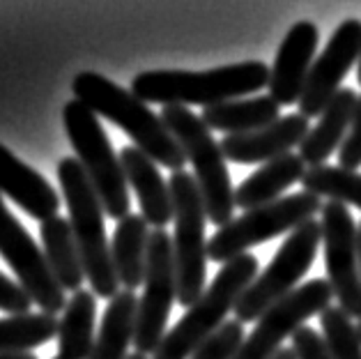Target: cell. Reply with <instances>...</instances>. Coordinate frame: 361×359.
I'll list each match as a JSON object with an SVG mask.
<instances>
[{"label":"cell","instance_id":"obj_25","mask_svg":"<svg viewBox=\"0 0 361 359\" xmlns=\"http://www.w3.org/2000/svg\"><path fill=\"white\" fill-rule=\"evenodd\" d=\"M138 297L131 291H120L104 311L94 350L90 359H127V348L136 334Z\"/></svg>","mask_w":361,"mask_h":359},{"label":"cell","instance_id":"obj_30","mask_svg":"<svg viewBox=\"0 0 361 359\" xmlns=\"http://www.w3.org/2000/svg\"><path fill=\"white\" fill-rule=\"evenodd\" d=\"M32 300L23 291L19 281H12L10 276L0 272V311L10 313V316H25L30 313Z\"/></svg>","mask_w":361,"mask_h":359},{"label":"cell","instance_id":"obj_36","mask_svg":"<svg viewBox=\"0 0 361 359\" xmlns=\"http://www.w3.org/2000/svg\"><path fill=\"white\" fill-rule=\"evenodd\" d=\"M127 359H149V357L147 355H140V353H134V355L127 357Z\"/></svg>","mask_w":361,"mask_h":359},{"label":"cell","instance_id":"obj_13","mask_svg":"<svg viewBox=\"0 0 361 359\" xmlns=\"http://www.w3.org/2000/svg\"><path fill=\"white\" fill-rule=\"evenodd\" d=\"M322 247L327 281L338 302L350 318L361 320V269H359V229L352 221V212L329 200L322 207Z\"/></svg>","mask_w":361,"mask_h":359},{"label":"cell","instance_id":"obj_17","mask_svg":"<svg viewBox=\"0 0 361 359\" xmlns=\"http://www.w3.org/2000/svg\"><path fill=\"white\" fill-rule=\"evenodd\" d=\"M0 194L37 221L58 217L60 196L42 175L0 143Z\"/></svg>","mask_w":361,"mask_h":359},{"label":"cell","instance_id":"obj_29","mask_svg":"<svg viewBox=\"0 0 361 359\" xmlns=\"http://www.w3.org/2000/svg\"><path fill=\"white\" fill-rule=\"evenodd\" d=\"M244 325L240 320H226V325L216 334L200 346L189 359H235L237 350L244 343Z\"/></svg>","mask_w":361,"mask_h":359},{"label":"cell","instance_id":"obj_31","mask_svg":"<svg viewBox=\"0 0 361 359\" xmlns=\"http://www.w3.org/2000/svg\"><path fill=\"white\" fill-rule=\"evenodd\" d=\"M338 166L341 169H348V171H355L361 166V95H359L350 131L338 150Z\"/></svg>","mask_w":361,"mask_h":359},{"label":"cell","instance_id":"obj_38","mask_svg":"<svg viewBox=\"0 0 361 359\" xmlns=\"http://www.w3.org/2000/svg\"><path fill=\"white\" fill-rule=\"evenodd\" d=\"M357 329H359V336H361V320H359V325H357Z\"/></svg>","mask_w":361,"mask_h":359},{"label":"cell","instance_id":"obj_16","mask_svg":"<svg viewBox=\"0 0 361 359\" xmlns=\"http://www.w3.org/2000/svg\"><path fill=\"white\" fill-rule=\"evenodd\" d=\"M308 131H311L308 118H304L302 113H290V116H281V120L265 129L251 131V134L224 136L221 150L228 162L262 166L290 154L293 147L302 145Z\"/></svg>","mask_w":361,"mask_h":359},{"label":"cell","instance_id":"obj_2","mask_svg":"<svg viewBox=\"0 0 361 359\" xmlns=\"http://www.w3.org/2000/svg\"><path fill=\"white\" fill-rule=\"evenodd\" d=\"M72 92L94 116L111 120L131 136L134 147L147 154L154 164H161L173 173L184 171L189 159L180 143L164 125L161 116L149 111L147 104L140 102L136 95L97 72H78L72 81Z\"/></svg>","mask_w":361,"mask_h":359},{"label":"cell","instance_id":"obj_6","mask_svg":"<svg viewBox=\"0 0 361 359\" xmlns=\"http://www.w3.org/2000/svg\"><path fill=\"white\" fill-rule=\"evenodd\" d=\"M63 122L76 159L81 162L87 180L99 196L104 212L122 221L125 217H129L131 207L129 182L125 169H122L120 154L113 152V145L102 127L99 116H94L78 99H72L63 107Z\"/></svg>","mask_w":361,"mask_h":359},{"label":"cell","instance_id":"obj_10","mask_svg":"<svg viewBox=\"0 0 361 359\" xmlns=\"http://www.w3.org/2000/svg\"><path fill=\"white\" fill-rule=\"evenodd\" d=\"M145 293L138 300L134 348L140 355H154L166 336L169 316L178 302V276H175L173 238L166 231H152L147 240Z\"/></svg>","mask_w":361,"mask_h":359},{"label":"cell","instance_id":"obj_19","mask_svg":"<svg viewBox=\"0 0 361 359\" xmlns=\"http://www.w3.org/2000/svg\"><path fill=\"white\" fill-rule=\"evenodd\" d=\"M359 95L352 87H341L338 95L329 102V107L322 111L308 136L299 145V157L308 164L311 169L315 166H324V162L334 154V150H341L343 141H345L352 118H355Z\"/></svg>","mask_w":361,"mask_h":359},{"label":"cell","instance_id":"obj_11","mask_svg":"<svg viewBox=\"0 0 361 359\" xmlns=\"http://www.w3.org/2000/svg\"><path fill=\"white\" fill-rule=\"evenodd\" d=\"M334 291L327 279H313L262 313L258 325L244 339L235 359H274L283 341L295 336L308 318L322 316L331 306Z\"/></svg>","mask_w":361,"mask_h":359},{"label":"cell","instance_id":"obj_7","mask_svg":"<svg viewBox=\"0 0 361 359\" xmlns=\"http://www.w3.org/2000/svg\"><path fill=\"white\" fill-rule=\"evenodd\" d=\"M173 207H175V233H173V258L178 276V304L191 309L202 293L207 279V240H205V203H202L198 182L191 173L178 171L169 180Z\"/></svg>","mask_w":361,"mask_h":359},{"label":"cell","instance_id":"obj_1","mask_svg":"<svg viewBox=\"0 0 361 359\" xmlns=\"http://www.w3.org/2000/svg\"><path fill=\"white\" fill-rule=\"evenodd\" d=\"M271 69L260 60L214 67L207 72H184V69H149L140 72L131 81V95L145 104L164 107H216L224 102H235L244 95L260 92L269 87Z\"/></svg>","mask_w":361,"mask_h":359},{"label":"cell","instance_id":"obj_21","mask_svg":"<svg viewBox=\"0 0 361 359\" xmlns=\"http://www.w3.org/2000/svg\"><path fill=\"white\" fill-rule=\"evenodd\" d=\"M149 226L140 214H129L118 221V229L113 233L111 258L116 267L118 281L125 291L134 293L138 286L145 284L147 267V240Z\"/></svg>","mask_w":361,"mask_h":359},{"label":"cell","instance_id":"obj_9","mask_svg":"<svg viewBox=\"0 0 361 359\" xmlns=\"http://www.w3.org/2000/svg\"><path fill=\"white\" fill-rule=\"evenodd\" d=\"M322 200L306 191H299L293 196H283L276 203L262 205L242 217L233 219L226 229L216 231L207 244V256L214 262H231L237 256L249 253L251 247L262 244L271 238H279L288 231H297L299 226L315 219L322 212Z\"/></svg>","mask_w":361,"mask_h":359},{"label":"cell","instance_id":"obj_35","mask_svg":"<svg viewBox=\"0 0 361 359\" xmlns=\"http://www.w3.org/2000/svg\"><path fill=\"white\" fill-rule=\"evenodd\" d=\"M359 269H361V224H359Z\"/></svg>","mask_w":361,"mask_h":359},{"label":"cell","instance_id":"obj_28","mask_svg":"<svg viewBox=\"0 0 361 359\" xmlns=\"http://www.w3.org/2000/svg\"><path fill=\"white\" fill-rule=\"evenodd\" d=\"M322 339L331 359H361V336L352 318L338 306H329L320 316Z\"/></svg>","mask_w":361,"mask_h":359},{"label":"cell","instance_id":"obj_18","mask_svg":"<svg viewBox=\"0 0 361 359\" xmlns=\"http://www.w3.org/2000/svg\"><path fill=\"white\" fill-rule=\"evenodd\" d=\"M120 162L129 187L138 196L140 217L145 219L147 226H152V231H164L173 221L175 207L171 187L164 182L157 164L134 145H127L120 152Z\"/></svg>","mask_w":361,"mask_h":359},{"label":"cell","instance_id":"obj_5","mask_svg":"<svg viewBox=\"0 0 361 359\" xmlns=\"http://www.w3.org/2000/svg\"><path fill=\"white\" fill-rule=\"evenodd\" d=\"M159 116L193 166V178L205 203L207 221H212L219 231L226 229L233 221L235 189L221 143L214 141L200 116L187 107H164Z\"/></svg>","mask_w":361,"mask_h":359},{"label":"cell","instance_id":"obj_34","mask_svg":"<svg viewBox=\"0 0 361 359\" xmlns=\"http://www.w3.org/2000/svg\"><path fill=\"white\" fill-rule=\"evenodd\" d=\"M0 359H37L32 353H19V355H0Z\"/></svg>","mask_w":361,"mask_h":359},{"label":"cell","instance_id":"obj_4","mask_svg":"<svg viewBox=\"0 0 361 359\" xmlns=\"http://www.w3.org/2000/svg\"><path fill=\"white\" fill-rule=\"evenodd\" d=\"M255 276H258V258L253 253H244L221 265L200 300L187 309L178 325L166 331L152 359H189L226 325V316L235 309Z\"/></svg>","mask_w":361,"mask_h":359},{"label":"cell","instance_id":"obj_20","mask_svg":"<svg viewBox=\"0 0 361 359\" xmlns=\"http://www.w3.org/2000/svg\"><path fill=\"white\" fill-rule=\"evenodd\" d=\"M304 175L306 164L302 157L293 152L262 164L235 189V207L251 212V209H258L262 205L276 203L283 198V191L304 180Z\"/></svg>","mask_w":361,"mask_h":359},{"label":"cell","instance_id":"obj_33","mask_svg":"<svg viewBox=\"0 0 361 359\" xmlns=\"http://www.w3.org/2000/svg\"><path fill=\"white\" fill-rule=\"evenodd\" d=\"M274 359H297V355H295L293 348H281Z\"/></svg>","mask_w":361,"mask_h":359},{"label":"cell","instance_id":"obj_39","mask_svg":"<svg viewBox=\"0 0 361 359\" xmlns=\"http://www.w3.org/2000/svg\"><path fill=\"white\" fill-rule=\"evenodd\" d=\"M54 359H60V357H54Z\"/></svg>","mask_w":361,"mask_h":359},{"label":"cell","instance_id":"obj_12","mask_svg":"<svg viewBox=\"0 0 361 359\" xmlns=\"http://www.w3.org/2000/svg\"><path fill=\"white\" fill-rule=\"evenodd\" d=\"M0 256L12 267L21 288L30 295L32 304L39 306L42 313L58 318V313L65 311L69 300L51 272L44 249L7 209L3 194H0Z\"/></svg>","mask_w":361,"mask_h":359},{"label":"cell","instance_id":"obj_24","mask_svg":"<svg viewBox=\"0 0 361 359\" xmlns=\"http://www.w3.org/2000/svg\"><path fill=\"white\" fill-rule=\"evenodd\" d=\"M94 293L76 291L67 302L58 325V357L60 359H90L94 350Z\"/></svg>","mask_w":361,"mask_h":359},{"label":"cell","instance_id":"obj_14","mask_svg":"<svg viewBox=\"0 0 361 359\" xmlns=\"http://www.w3.org/2000/svg\"><path fill=\"white\" fill-rule=\"evenodd\" d=\"M359 56H361V21L348 19L334 30L329 44L315 58L313 69L308 74V81L304 87V95L299 99V113L304 118L322 116V111L338 95L343 78L352 69V65L359 63Z\"/></svg>","mask_w":361,"mask_h":359},{"label":"cell","instance_id":"obj_8","mask_svg":"<svg viewBox=\"0 0 361 359\" xmlns=\"http://www.w3.org/2000/svg\"><path fill=\"white\" fill-rule=\"evenodd\" d=\"M322 247V224L311 219L297 231L290 233V238L279 247L269 265L253 279V284L246 288L240 302L235 304V316L242 322L260 320L269 306H274L302 281L304 274L311 269L318 249Z\"/></svg>","mask_w":361,"mask_h":359},{"label":"cell","instance_id":"obj_27","mask_svg":"<svg viewBox=\"0 0 361 359\" xmlns=\"http://www.w3.org/2000/svg\"><path fill=\"white\" fill-rule=\"evenodd\" d=\"M302 187L306 194L329 196L341 205H352L361 209V173L341 169V166H315L308 169Z\"/></svg>","mask_w":361,"mask_h":359},{"label":"cell","instance_id":"obj_3","mask_svg":"<svg viewBox=\"0 0 361 359\" xmlns=\"http://www.w3.org/2000/svg\"><path fill=\"white\" fill-rule=\"evenodd\" d=\"M56 173L60 191L65 194L69 226H72L78 253H81L85 279L90 281L94 297L111 302L120 293V281L113 267L111 244L106 240V226H104L106 212L76 157H63L58 162Z\"/></svg>","mask_w":361,"mask_h":359},{"label":"cell","instance_id":"obj_37","mask_svg":"<svg viewBox=\"0 0 361 359\" xmlns=\"http://www.w3.org/2000/svg\"><path fill=\"white\" fill-rule=\"evenodd\" d=\"M357 78H359V83H361V56H359V72H357Z\"/></svg>","mask_w":361,"mask_h":359},{"label":"cell","instance_id":"obj_32","mask_svg":"<svg viewBox=\"0 0 361 359\" xmlns=\"http://www.w3.org/2000/svg\"><path fill=\"white\" fill-rule=\"evenodd\" d=\"M293 350L297 359H331L327 346H324V339L308 325H304L293 336Z\"/></svg>","mask_w":361,"mask_h":359},{"label":"cell","instance_id":"obj_22","mask_svg":"<svg viewBox=\"0 0 361 359\" xmlns=\"http://www.w3.org/2000/svg\"><path fill=\"white\" fill-rule=\"evenodd\" d=\"M39 235H42V244H44V256L54 272L56 281L63 286V291H81L83 279H85V269H83V260L81 253H78V244L74 240L72 226H69V219L63 217H54L42 221L39 226Z\"/></svg>","mask_w":361,"mask_h":359},{"label":"cell","instance_id":"obj_23","mask_svg":"<svg viewBox=\"0 0 361 359\" xmlns=\"http://www.w3.org/2000/svg\"><path fill=\"white\" fill-rule=\"evenodd\" d=\"M279 109L281 107L269 95H260V97L251 99H235L216 104V107H207L202 109L200 120L205 122L207 129H216L228 136H237L274 125L276 120H281Z\"/></svg>","mask_w":361,"mask_h":359},{"label":"cell","instance_id":"obj_26","mask_svg":"<svg viewBox=\"0 0 361 359\" xmlns=\"http://www.w3.org/2000/svg\"><path fill=\"white\" fill-rule=\"evenodd\" d=\"M60 320L49 313H25V316L0 318V355L30 353L32 348L58 339Z\"/></svg>","mask_w":361,"mask_h":359},{"label":"cell","instance_id":"obj_15","mask_svg":"<svg viewBox=\"0 0 361 359\" xmlns=\"http://www.w3.org/2000/svg\"><path fill=\"white\" fill-rule=\"evenodd\" d=\"M320 30L311 21H297L281 42L269 74V97L279 107L299 104L315 63Z\"/></svg>","mask_w":361,"mask_h":359}]
</instances>
